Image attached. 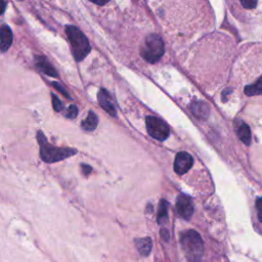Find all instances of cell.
I'll use <instances>...</instances> for the list:
<instances>
[{"mask_svg": "<svg viewBox=\"0 0 262 262\" xmlns=\"http://www.w3.org/2000/svg\"><path fill=\"white\" fill-rule=\"evenodd\" d=\"M256 209L258 213V219L262 223V197L256 200Z\"/></svg>", "mask_w": 262, "mask_h": 262, "instance_id": "ffe728a7", "label": "cell"}, {"mask_svg": "<svg viewBox=\"0 0 262 262\" xmlns=\"http://www.w3.org/2000/svg\"><path fill=\"white\" fill-rule=\"evenodd\" d=\"M194 164L193 157L186 152H180L176 155L175 161H174V171L179 175L185 174Z\"/></svg>", "mask_w": 262, "mask_h": 262, "instance_id": "52a82bcc", "label": "cell"}, {"mask_svg": "<svg viewBox=\"0 0 262 262\" xmlns=\"http://www.w3.org/2000/svg\"><path fill=\"white\" fill-rule=\"evenodd\" d=\"M52 97H53V106H54L55 111L56 112H60L61 110L64 109L63 103H61L60 99L55 93H52Z\"/></svg>", "mask_w": 262, "mask_h": 262, "instance_id": "e0dca14e", "label": "cell"}, {"mask_svg": "<svg viewBox=\"0 0 262 262\" xmlns=\"http://www.w3.org/2000/svg\"><path fill=\"white\" fill-rule=\"evenodd\" d=\"M81 169H82V172L85 174V175H88L90 171L92 170V168L89 165H86V164H81Z\"/></svg>", "mask_w": 262, "mask_h": 262, "instance_id": "7402d4cb", "label": "cell"}, {"mask_svg": "<svg viewBox=\"0 0 262 262\" xmlns=\"http://www.w3.org/2000/svg\"><path fill=\"white\" fill-rule=\"evenodd\" d=\"M53 86L55 87V88H57L61 94H64L65 96H67L68 98H70L71 96H70V94L67 92V90L64 88V87L63 86H61L59 83H58V82H53Z\"/></svg>", "mask_w": 262, "mask_h": 262, "instance_id": "44dd1931", "label": "cell"}, {"mask_svg": "<svg viewBox=\"0 0 262 262\" xmlns=\"http://www.w3.org/2000/svg\"><path fill=\"white\" fill-rule=\"evenodd\" d=\"M97 99L99 105L102 106V108L107 112V113H109L112 117L116 116L115 105L113 104V101H112V97L108 90H106L105 88H102L99 90L97 94Z\"/></svg>", "mask_w": 262, "mask_h": 262, "instance_id": "ba28073f", "label": "cell"}, {"mask_svg": "<svg viewBox=\"0 0 262 262\" xmlns=\"http://www.w3.org/2000/svg\"><path fill=\"white\" fill-rule=\"evenodd\" d=\"M168 219V202L166 200H161L158 209V223L163 224Z\"/></svg>", "mask_w": 262, "mask_h": 262, "instance_id": "2e32d148", "label": "cell"}, {"mask_svg": "<svg viewBox=\"0 0 262 262\" xmlns=\"http://www.w3.org/2000/svg\"><path fill=\"white\" fill-rule=\"evenodd\" d=\"M77 115H78V108L75 105H71L67 110L66 117L70 118V119H74V118L77 117Z\"/></svg>", "mask_w": 262, "mask_h": 262, "instance_id": "ac0fdd59", "label": "cell"}, {"mask_svg": "<svg viewBox=\"0 0 262 262\" xmlns=\"http://www.w3.org/2000/svg\"><path fill=\"white\" fill-rule=\"evenodd\" d=\"M135 246L137 251H139L143 256H148L152 252L153 242L151 238H142V239H137L135 241Z\"/></svg>", "mask_w": 262, "mask_h": 262, "instance_id": "8fae6325", "label": "cell"}, {"mask_svg": "<svg viewBox=\"0 0 262 262\" xmlns=\"http://www.w3.org/2000/svg\"><path fill=\"white\" fill-rule=\"evenodd\" d=\"M146 125L147 133L157 141L163 142L167 140V137L170 134V129L167 123L160 118L147 116L146 118Z\"/></svg>", "mask_w": 262, "mask_h": 262, "instance_id": "5b68a950", "label": "cell"}, {"mask_svg": "<svg viewBox=\"0 0 262 262\" xmlns=\"http://www.w3.org/2000/svg\"><path fill=\"white\" fill-rule=\"evenodd\" d=\"M0 35H1V52L5 53L11 46L12 32L8 26H6V25H2L1 33H0Z\"/></svg>", "mask_w": 262, "mask_h": 262, "instance_id": "4fadbf2b", "label": "cell"}, {"mask_svg": "<svg viewBox=\"0 0 262 262\" xmlns=\"http://www.w3.org/2000/svg\"><path fill=\"white\" fill-rule=\"evenodd\" d=\"M180 245L183 253L190 262H201L204 255V246L201 235L190 230L181 233Z\"/></svg>", "mask_w": 262, "mask_h": 262, "instance_id": "6da1fadb", "label": "cell"}, {"mask_svg": "<svg viewBox=\"0 0 262 262\" xmlns=\"http://www.w3.org/2000/svg\"><path fill=\"white\" fill-rule=\"evenodd\" d=\"M161 236H162V238H163L165 241H169L170 235H169L168 231H167L166 229H162V230H161Z\"/></svg>", "mask_w": 262, "mask_h": 262, "instance_id": "603a6c76", "label": "cell"}, {"mask_svg": "<svg viewBox=\"0 0 262 262\" xmlns=\"http://www.w3.org/2000/svg\"><path fill=\"white\" fill-rule=\"evenodd\" d=\"M37 142L40 146V158L46 163H55L77 154V151L70 147H56L49 144L43 132H37Z\"/></svg>", "mask_w": 262, "mask_h": 262, "instance_id": "7a4b0ae2", "label": "cell"}, {"mask_svg": "<svg viewBox=\"0 0 262 262\" xmlns=\"http://www.w3.org/2000/svg\"><path fill=\"white\" fill-rule=\"evenodd\" d=\"M92 3H94V4H96V5H99V6H103V5H105L107 2H92Z\"/></svg>", "mask_w": 262, "mask_h": 262, "instance_id": "484cf974", "label": "cell"}, {"mask_svg": "<svg viewBox=\"0 0 262 262\" xmlns=\"http://www.w3.org/2000/svg\"><path fill=\"white\" fill-rule=\"evenodd\" d=\"M232 93V89H226L223 92H222V99H223V102H226L227 101V96L228 94Z\"/></svg>", "mask_w": 262, "mask_h": 262, "instance_id": "cb8c5ba5", "label": "cell"}, {"mask_svg": "<svg viewBox=\"0 0 262 262\" xmlns=\"http://www.w3.org/2000/svg\"><path fill=\"white\" fill-rule=\"evenodd\" d=\"M2 6H1V14H3L4 10H5V7H6V2L5 1H2Z\"/></svg>", "mask_w": 262, "mask_h": 262, "instance_id": "d4e9b609", "label": "cell"}, {"mask_svg": "<svg viewBox=\"0 0 262 262\" xmlns=\"http://www.w3.org/2000/svg\"><path fill=\"white\" fill-rule=\"evenodd\" d=\"M66 33L72 46L73 56L77 61H81L91 51V46L84 33L75 26H67Z\"/></svg>", "mask_w": 262, "mask_h": 262, "instance_id": "3957f363", "label": "cell"}, {"mask_svg": "<svg viewBox=\"0 0 262 262\" xmlns=\"http://www.w3.org/2000/svg\"><path fill=\"white\" fill-rule=\"evenodd\" d=\"M191 111L195 115V117H197L200 120H206L210 114V109L208 105L204 102H200V101L192 103Z\"/></svg>", "mask_w": 262, "mask_h": 262, "instance_id": "30bf717a", "label": "cell"}, {"mask_svg": "<svg viewBox=\"0 0 262 262\" xmlns=\"http://www.w3.org/2000/svg\"><path fill=\"white\" fill-rule=\"evenodd\" d=\"M165 53L164 42L158 34L148 35L141 48V56L149 64H155Z\"/></svg>", "mask_w": 262, "mask_h": 262, "instance_id": "277c9868", "label": "cell"}, {"mask_svg": "<svg viewBox=\"0 0 262 262\" xmlns=\"http://www.w3.org/2000/svg\"><path fill=\"white\" fill-rule=\"evenodd\" d=\"M241 4L247 9H252L256 7L257 1H255V0H242Z\"/></svg>", "mask_w": 262, "mask_h": 262, "instance_id": "d6986e66", "label": "cell"}, {"mask_svg": "<svg viewBox=\"0 0 262 262\" xmlns=\"http://www.w3.org/2000/svg\"><path fill=\"white\" fill-rule=\"evenodd\" d=\"M35 64L37 69L43 74L47 75L51 77H58V71L52 66V64L45 58V57L37 56L35 58Z\"/></svg>", "mask_w": 262, "mask_h": 262, "instance_id": "9c48e42d", "label": "cell"}, {"mask_svg": "<svg viewBox=\"0 0 262 262\" xmlns=\"http://www.w3.org/2000/svg\"><path fill=\"white\" fill-rule=\"evenodd\" d=\"M176 211L180 217L190 220L194 214V205L190 197L179 195L176 199Z\"/></svg>", "mask_w": 262, "mask_h": 262, "instance_id": "8992f818", "label": "cell"}, {"mask_svg": "<svg viewBox=\"0 0 262 262\" xmlns=\"http://www.w3.org/2000/svg\"><path fill=\"white\" fill-rule=\"evenodd\" d=\"M97 123H98V119L96 115L93 113L92 111H90L87 118L84 121H82L81 127L86 131H93L97 127Z\"/></svg>", "mask_w": 262, "mask_h": 262, "instance_id": "5bb4252c", "label": "cell"}, {"mask_svg": "<svg viewBox=\"0 0 262 262\" xmlns=\"http://www.w3.org/2000/svg\"><path fill=\"white\" fill-rule=\"evenodd\" d=\"M236 134H238L240 141L246 146L251 145V131L246 123L241 122L236 127Z\"/></svg>", "mask_w": 262, "mask_h": 262, "instance_id": "7c38bea8", "label": "cell"}, {"mask_svg": "<svg viewBox=\"0 0 262 262\" xmlns=\"http://www.w3.org/2000/svg\"><path fill=\"white\" fill-rule=\"evenodd\" d=\"M245 94L248 96L262 94V76L254 84L247 85L245 87Z\"/></svg>", "mask_w": 262, "mask_h": 262, "instance_id": "9a60e30c", "label": "cell"}]
</instances>
